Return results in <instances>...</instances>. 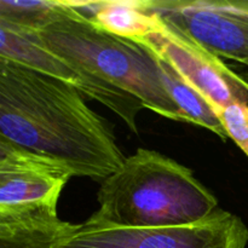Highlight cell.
Masks as SVG:
<instances>
[{
	"label": "cell",
	"mask_w": 248,
	"mask_h": 248,
	"mask_svg": "<svg viewBox=\"0 0 248 248\" xmlns=\"http://www.w3.org/2000/svg\"><path fill=\"white\" fill-rule=\"evenodd\" d=\"M0 138L104 181L126 157L106 120L65 82L0 58Z\"/></svg>",
	"instance_id": "obj_1"
},
{
	"label": "cell",
	"mask_w": 248,
	"mask_h": 248,
	"mask_svg": "<svg viewBox=\"0 0 248 248\" xmlns=\"http://www.w3.org/2000/svg\"><path fill=\"white\" fill-rule=\"evenodd\" d=\"M97 200L99 208L87 220L106 227H183L218 210L217 198L190 169L143 148L102 182Z\"/></svg>",
	"instance_id": "obj_2"
},
{
	"label": "cell",
	"mask_w": 248,
	"mask_h": 248,
	"mask_svg": "<svg viewBox=\"0 0 248 248\" xmlns=\"http://www.w3.org/2000/svg\"><path fill=\"white\" fill-rule=\"evenodd\" d=\"M36 34L46 48L128 92L145 108L164 118L184 121L162 81L156 58L137 41L104 31L74 6L70 14Z\"/></svg>",
	"instance_id": "obj_3"
},
{
	"label": "cell",
	"mask_w": 248,
	"mask_h": 248,
	"mask_svg": "<svg viewBox=\"0 0 248 248\" xmlns=\"http://www.w3.org/2000/svg\"><path fill=\"white\" fill-rule=\"evenodd\" d=\"M248 228L218 208L199 223L170 228H118L89 220L61 248H247Z\"/></svg>",
	"instance_id": "obj_4"
},
{
	"label": "cell",
	"mask_w": 248,
	"mask_h": 248,
	"mask_svg": "<svg viewBox=\"0 0 248 248\" xmlns=\"http://www.w3.org/2000/svg\"><path fill=\"white\" fill-rule=\"evenodd\" d=\"M135 41L169 63L208 99L217 113L230 104H248L247 80L160 15L156 27Z\"/></svg>",
	"instance_id": "obj_5"
},
{
	"label": "cell",
	"mask_w": 248,
	"mask_h": 248,
	"mask_svg": "<svg viewBox=\"0 0 248 248\" xmlns=\"http://www.w3.org/2000/svg\"><path fill=\"white\" fill-rule=\"evenodd\" d=\"M0 58L26 65L70 85L89 98L108 107L138 135L137 116L145 108L144 104L128 92L90 74L84 68L46 48L36 31L0 21Z\"/></svg>",
	"instance_id": "obj_6"
},
{
	"label": "cell",
	"mask_w": 248,
	"mask_h": 248,
	"mask_svg": "<svg viewBox=\"0 0 248 248\" xmlns=\"http://www.w3.org/2000/svg\"><path fill=\"white\" fill-rule=\"evenodd\" d=\"M150 10L218 57L248 68L246 0H150Z\"/></svg>",
	"instance_id": "obj_7"
},
{
	"label": "cell",
	"mask_w": 248,
	"mask_h": 248,
	"mask_svg": "<svg viewBox=\"0 0 248 248\" xmlns=\"http://www.w3.org/2000/svg\"><path fill=\"white\" fill-rule=\"evenodd\" d=\"M72 170L0 138V215L57 211Z\"/></svg>",
	"instance_id": "obj_8"
},
{
	"label": "cell",
	"mask_w": 248,
	"mask_h": 248,
	"mask_svg": "<svg viewBox=\"0 0 248 248\" xmlns=\"http://www.w3.org/2000/svg\"><path fill=\"white\" fill-rule=\"evenodd\" d=\"M80 225L62 220L57 211L0 215V248H61Z\"/></svg>",
	"instance_id": "obj_9"
},
{
	"label": "cell",
	"mask_w": 248,
	"mask_h": 248,
	"mask_svg": "<svg viewBox=\"0 0 248 248\" xmlns=\"http://www.w3.org/2000/svg\"><path fill=\"white\" fill-rule=\"evenodd\" d=\"M70 4L104 31L131 40L149 34L159 21V14L150 10V0H99Z\"/></svg>",
	"instance_id": "obj_10"
},
{
	"label": "cell",
	"mask_w": 248,
	"mask_h": 248,
	"mask_svg": "<svg viewBox=\"0 0 248 248\" xmlns=\"http://www.w3.org/2000/svg\"><path fill=\"white\" fill-rule=\"evenodd\" d=\"M155 58L161 70L162 81L171 98L178 107L183 120L186 123L207 128L217 135L220 140L227 142L229 136L215 107L198 89L184 80L169 63L157 57Z\"/></svg>",
	"instance_id": "obj_11"
},
{
	"label": "cell",
	"mask_w": 248,
	"mask_h": 248,
	"mask_svg": "<svg viewBox=\"0 0 248 248\" xmlns=\"http://www.w3.org/2000/svg\"><path fill=\"white\" fill-rule=\"evenodd\" d=\"M73 6L64 0H0V21L19 28L40 31L57 19L70 14Z\"/></svg>",
	"instance_id": "obj_12"
},
{
	"label": "cell",
	"mask_w": 248,
	"mask_h": 248,
	"mask_svg": "<svg viewBox=\"0 0 248 248\" xmlns=\"http://www.w3.org/2000/svg\"><path fill=\"white\" fill-rule=\"evenodd\" d=\"M222 120L228 136L248 156V104L234 103L220 109Z\"/></svg>",
	"instance_id": "obj_13"
}]
</instances>
